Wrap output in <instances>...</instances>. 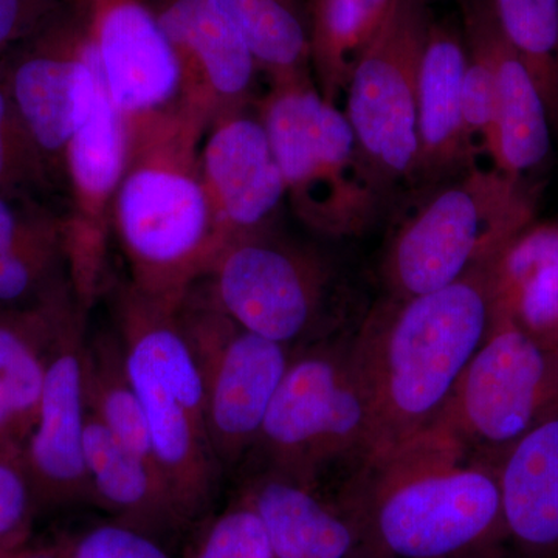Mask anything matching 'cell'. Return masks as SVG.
<instances>
[{"instance_id":"25","label":"cell","mask_w":558,"mask_h":558,"mask_svg":"<svg viewBox=\"0 0 558 558\" xmlns=\"http://www.w3.org/2000/svg\"><path fill=\"white\" fill-rule=\"evenodd\" d=\"M396 0H310L311 64L326 101L347 92L355 65L387 22Z\"/></svg>"},{"instance_id":"11","label":"cell","mask_w":558,"mask_h":558,"mask_svg":"<svg viewBox=\"0 0 558 558\" xmlns=\"http://www.w3.org/2000/svg\"><path fill=\"white\" fill-rule=\"evenodd\" d=\"M427 3L396 0L344 92V116L387 199L400 183L411 185L416 167L418 69L432 22Z\"/></svg>"},{"instance_id":"19","label":"cell","mask_w":558,"mask_h":558,"mask_svg":"<svg viewBox=\"0 0 558 558\" xmlns=\"http://www.w3.org/2000/svg\"><path fill=\"white\" fill-rule=\"evenodd\" d=\"M465 65L464 31L453 22L432 20L418 69L417 159L411 185L438 186L476 165V146L462 117Z\"/></svg>"},{"instance_id":"5","label":"cell","mask_w":558,"mask_h":558,"mask_svg":"<svg viewBox=\"0 0 558 558\" xmlns=\"http://www.w3.org/2000/svg\"><path fill=\"white\" fill-rule=\"evenodd\" d=\"M535 197L526 179L478 165L440 183L392 234L384 260L387 295L411 299L453 284L497 258L531 227Z\"/></svg>"},{"instance_id":"3","label":"cell","mask_w":558,"mask_h":558,"mask_svg":"<svg viewBox=\"0 0 558 558\" xmlns=\"http://www.w3.org/2000/svg\"><path fill=\"white\" fill-rule=\"evenodd\" d=\"M207 121L180 113L128 137V167L110 215L142 295L179 310L222 252L201 172Z\"/></svg>"},{"instance_id":"38","label":"cell","mask_w":558,"mask_h":558,"mask_svg":"<svg viewBox=\"0 0 558 558\" xmlns=\"http://www.w3.org/2000/svg\"><path fill=\"white\" fill-rule=\"evenodd\" d=\"M481 558H512L509 556L508 549L498 550V553L490 554V556L481 557Z\"/></svg>"},{"instance_id":"23","label":"cell","mask_w":558,"mask_h":558,"mask_svg":"<svg viewBox=\"0 0 558 558\" xmlns=\"http://www.w3.org/2000/svg\"><path fill=\"white\" fill-rule=\"evenodd\" d=\"M499 483L509 556L558 558V417L506 454Z\"/></svg>"},{"instance_id":"7","label":"cell","mask_w":558,"mask_h":558,"mask_svg":"<svg viewBox=\"0 0 558 558\" xmlns=\"http://www.w3.org/2000/svg\"><path fill=\"white\" fill-rule=\"evenodd\" d=\"M369 444L368 400L349 341H314L293 352L256 442L266 470L317 486L330 465L362 464Z\"/></svg>"},{"instance_id":"24","label":"cell","mask_w":558,"mask_h":558,"mask_svg":"<svg viewBox=\"0 0 558 558\" xmlns=\"http://www.w3.org/2000/svg\"><path fill=\"white\" fill-rule=\"evenodd\" d=\"M494 318L558 348V226L527 227L492 263Z\"/></svg>"},{"instance_id":"21","label":"cell","mask_w":558,"mask_h":558,"mask_svg":"<svg viewBox=\"0 0 558 558\" xmlns=\"http://www.w3.org/2000/svg\"><path fill=\"white\" fill-rule=\"evenodd\" d=\"M242 498L258 513L277 558H376L351 512L317 486L264 470Z\"/></svg>"},{"instance_id":"12","label":"cell","mask_w":558,"mask_h":558,"mask_svg":"<svg viewBox=\"0 0 558 558\" xmlns=\"http://www.w3.org/2000/svg\"><path fill=\"white\" fill-rule=\"evenodd\" d=\"M72 24L128 135L186 112L182 72L157 20L156 0H73Z\"/></svg>"},{"instance_id":"35","label":"cell","mask_w":558,"mask_h":558,"mask_svg":"<svg viewBox=\"0 0 558 558\" xmlns=\"http://www.w3.org/2000/svg\"><path fill=\"white\" fill-rule=\"evenodd\" d=\"M58 0H0V62L58 21Z\"/></svg>"},{"instance_id":"31","label":"cell","mask_w":558,"mask_h":558,"mask_svg":"<svg viewBox=\"0 0 558 558\" xmlns=\"http://www.w3.org/2000/svg\"><path fill=\"white\" fill-rule=\"evenodd\" d=\"M44 174L46 161L14 108L0 62V194L20 196L22 189L39 182Z\"/></svg>"},{"instance_id":"6","label":"cell","mask_w":558,"mask_h":558,"mask_svg":"<svg viewBox=\"0 0 558 558\" xmlns=\"http://www.w3.org/2000/svg\"><path fill=\"white\" fill-rule=\"evenodd\" d=\"M258 117L301 222L330 238L359 236L376 222L387 197L347 116L312 81L274 86Z\"/></svg>"},{"instance_id":"15","label":"cell","mask_w":558,"mask_h":558,"mask_svg":"<svg viewBox=\"0 0 558 558\" xmlns=\"http://www.w3.org/2000/svg\"><path fill=\"white\" fill-rule=\"evenodd\" d=\"M11 100L44 161L64 157L94 108L98 68L72 22L58 20L2 61Z\"/></svg>"},{"instance_id":"33","label":"cell","mask_w":558,"mask_h":558,"mask_svg":"<svg viewBox=\"0 0 558 558\" xmlns=\"http://www.w3.org/2000/svg\"><path fill=\"white\" fill-rule=\"evenodd\" d=\"M38 512L21 459L0 451V554L31 542Z\"/></svg>"},{"instance_id":"22","label":"cell","mask_w":558,"mask_h":558,"mask_svg":"<svg viewBox=\"0 0 558 558\" xmlns=\"http://www.w3.org/2000/svg\"><path fill=\"white\" fill-rule=\"evenodd\" d=\"M90 502L112 521L159 539L186 526L160 470L128 449L94 414L87 413L84 435Z\"/></svg>"},{"instance_id":"37","label":"cell","mask_w":558,"mask_h":558,"mask_svg":"<svg viewBox=\"0 0 558 558\" xmlns=\"http://www.w3.org/2000/svg\"><path fill=\"white\" fill-rule=\"evenodd\" d=\"M0 558H64L57 548H39L31 545V542L11 549L9 553L0 554Z\"/></svg>"},{"instance_id":"10","label":"cell","mask_w":558,"mask_h":558,"mask_svg":"<svg viewBox=\"0 0 558 558\" xmlns=\"http://www.w3.org/2000/svg\"><path fill=\"white\" fill-rule=\"evenodd\" d=\"M178 314L199 366L213 450L220 468L234 465L256 447L295 349L242 328L197 284Z\"/></svg>"},{"instance_id":"8","label":"cell","mask_w":558,"mask_h":558,"mask_svg":"<svg viewBox=\"0 0 558 558\" xmlns=\"http://www.w3.org/2000/svg\"><path fill=\"white\" fill-rule=\"evenodd\" d=\"M558 417V348L509 318H494L438 424L469 450L501 464L520 440Z\"/></svg>"},{"instance_id":"29","label":"cell","mask_w":558,"mask_h":558,"mask_svg":"<svg viewBox=\"0 0 558 558\" xmlns=\"http://www.w3.org/2000/svg\"><path fill=\"white\" fill-rule=\"evenodd\" d=\"M65 279L60 219L44 211L20 241L0 253V310L31 306Z\"/></svg>"},{"instance_id":"30","label":"cell","mask_w":558,"mask_h":558,"mask_svg":"<svg viewBox=\"0 0 558 558\" xmlns=\"http://www.w3.org/2000/svg\"><path fill=\"white\" fill-rule=\"evenodd\" d=\"M185 558H277L258 513L240 498L215 517Z\"/></svg>"},{"instance_id":"2","label":"cell","mask_w":558,"mask_h":558,"mask_svg":"<svg viewBox=\"0 0 558 558\" xmlns=\"http://www.w3.org/2000/svg\"><path fill=\"white\" fill-rule=\"evenodd\" d=\"M492 263L425 295L385 296L349 340L368 400L366 459L432 427L494 325Z\"/></svg>"},{"instance_id":"28","label":"cell","mask_w":558,"mask_h":558,"mask_svg":"<svg viewBox=\"0 0 558 558\" xmlns=\"http://www.w3.org/2000/svg\"><path fill=\"white\" fill-rule=\"evenodd\" d=\"M502 35L526 65L558 137V0H490Z\"/></svg>"},{"instance_id":"39","label":"cell","mask_w":558,"mask_h":558,"mask_svg":"<svg viewBox=\"0 0 558 558\" xmlns=\"http://www.w3.org/2000/svg\"><path fill=\"white\" fill-rule=\"evenodd\" d=\"M307 2H310V0H307Z\"/></svg>"},{"instance_id":"27","label":"cell","mask_w":558,"mask_h":558,"mask_svg":"<svg viewBox=\"0 0 558 558\" xmlns=\"http://www.w3.org/2000/svg\"><path fill=\"white\" fill-rule=\"evenodd\" d=\"M84 391L87 411L123 446L159 469L154 458L145 413L128 373L126 355L117 329L100 330L86 337Z\"/></svg>"},{"instance_id":"20","label":"cell","mask_w":558,"mask_h":558,"mask_svg":"<svg viewBox=\"0 0 558 558\" xmlns=\"http://www.w3.org/2000/svg\"><path fill=\"white\" fill-rule=\"evenodd\" d=\"M80 310L69 279L31 306L0 310V451L20 458L35 425L47 363L65 319Z\"/></svg>"},{"instance_id":"36","label":"cell","mask_w":558,"mask_h":558,"mask_svg":"<svg viewBox=\"0 0 558 558\" xmlns=\"http://www.w3.org/2000/svg\"><path fill=\"white\" fill-rule=\"evenodd\" d=\"M17 197L0 194V253L20 241L44 213V209L17 204Z\"/></svg>"},{"instance_id":"9","label":"cell","mask_w":558,"mask_h":558,"mask_svg":"<svg viewBox=\"0 0 558 558\" xmlns=\"http://www.w3.org/2000/svg\"><path fill=\"white\" fill-rule=\"evenodd\" d=\"M205 278L208 295L238 325L293 349L314 343L336 275L317 248L267 227L230 242Z\"/></svg>"},{"instance_id":"34","label":"cell","mask_w":558,"mask_h":558,"mask_svg":"<svg viewBox=\"0 0 558 558\" xmlns=\"http://www.w3.org/2000/svg\"><path fill=\"white\" fill-rule=\"evenodd\" d=\"M464 36L468 65L462 80V117L470 142L475 145V138L480 137L484 148L495 121L494 69L483 47L465 33Z\"/></svg>"},{"instance_id":"26","label":"cell","mask_w":558,"mask_h":558,"mask_svg":"<svg viewBox=\"0 0 558 558\" xmlns=\"http://www.w3.org/2000/svg\"><path fill=\"white\" fill-rule=\"evenodd\" d=\"M247 43L258 69L278 84L311 78L307 0H218Z\"/></svg>"},{"instance_id":"13","label":"cell","mask_w":558,"mask_h":558,"mask_svg":"<svg viewBox=\"0 0 558 558\" xmlns=\"http://www.w3.org/2000/svg\"><path fill=\"white\" fill-rule=\"evenodd\" d=\"M128 154L126 123L98 69L94 108L62 157L70 185V211L60 219L62 253L70 289L84 314L110 288V215Z\"/></svg>"},{"instance_id":"16","label":"cell","mask_w":558,"mask_h":558,"mask_svg":"<svg viewBox=\"0 0 558 558\" xmlns=\"http://www.w3.org/2000/svg\"><path fill=\"white\" fill-rule=\"evenodd\" d=\"M156 14L178 57L185 109L205 121L244 110L259 69L218 0H156Z\"/></svg>"},{"instance_id":"4","label":"cell","mask_w":558,"mask_h":558,"mask_svg":"<svg viewBox=\"0 0 558 558\" xmlns=\"http://www.w3.org/2000/svg\"><path fill=\"white\" fill-rule=\"evenodd\" d=\"M178 311L142 295L130 282L117 288L116 329L154 458L190 524L211 505L222 468L209 439L199 366Z\"/></svg>"},{"instance_id":"14","label":"cell","mask_w":558,"mask_h":558,"mask_svg":"<svg viewBox=\"0 0 558 558\" xmlns=\"http://www.w3.org/2000/svg\"><path fill=\"white\" fill-rule=\"evenodd\" d=\"M86 337V314L76 310L51 347L38 416L22 449L21 464L38 510L90 502L84 454Z\"/></svg>"},{"instance_id":"1","label":"cell","mask_w":558,"mask_h":558,"mask_svg":"<svg viewBox=\"0 0 558 558\" xmlns=\"http://www.w3.org/2000/svg\"><path fill=\"white\" fill-rule=\"evenodd\" d=\"M339 499L376 558H481L506 548L498 462L438 422L365 459Z\"/></svg>"},{"instance_id":"17","label":"cell","mask_w":558,"mask_h":558,"mask_svg":"<svg viewBox=\"0 0 558 558\" xmlns=\"http://www.w3.org/2000/svg\"><path fill=\"white\" fill-rule=\"evenodd\" d=\"M211 123L201 143V172L223 250L270 227L288 193L259 117L238 110Z\"/></svg>"},{"instance_id":"18","label":"cell","mask_w":558,"mask_h":558,"mask_svg":"<svg viewBox=\"0 0 558 558\" xmlns=\"http://www.w3.org/2000/svg\"><path fill=\"white\" fill-rule=\"evenodd\" d=\"M465 35L486 51L495 76V121L484 149L495 168L526 179L550 153L548 110L531 73L499 28L490 0H464Z\"/></svg>"},{"instance_id":"32","label":"cell","mask_w":558,"mask_h":558,"mask_svg":"<svg viewBox=\"0 0 558 558\" xmlns=\"http://www.w3.org/2000/svg\"><path fill=\"white\" fill-rule=\"evenodd\" d=\"M54 548L64 558H172L159 539L117 521L84 529Z\"/></svg>"}]
</instances>
